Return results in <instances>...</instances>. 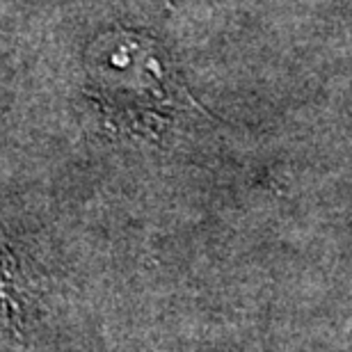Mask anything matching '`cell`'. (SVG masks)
<instances>
[{"label": "cell", "instance_id": "1", "mask_svg": "<svg viewBox=\"0 0 352 352\" xmlns=\"http://www.w3.org/2000/svg\"><path fill=\"white\" fill-rule=\"evenodd\" d=\"M23 322V288L16 256L0 229V334L16 336Z\"/></svg>", "mask_w": 352, "mask_h": 352}]
</instances>
